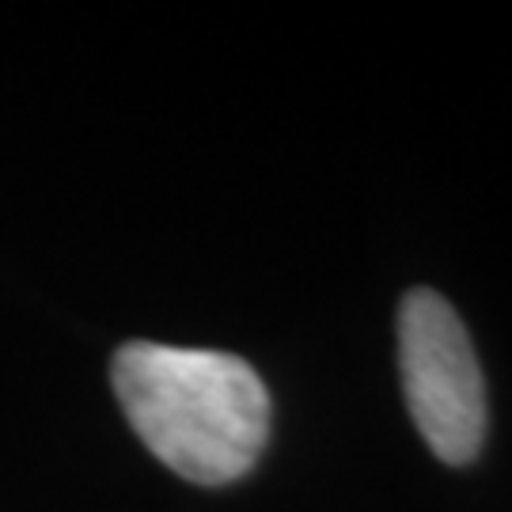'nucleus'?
Returning a JSON list of instances; mask_svg holds the SVG:
<instances>
[{
    "label": "nucleus",
    "mask_w": 512,
    "mask_h": 512,
    "mask_svg": "<svg viewBox=\"0 0 512 512\" xmlns=\"http://www.w3.org/2000/svg\"><path fill=\"white\" fill-rule=\"evenodd\" d=\"M110 384L133 433L186 482L228 486L270 440V391L236 353L126 342L114 353Z\"/></svg>",
    "instance_id": "nucleus-1"
},
{
    "label": "nucleus",
    "mask_w": 512,
    "mask_h": 512,
    "mask_svg": "<svg viewBox=\"0 0 512 512\" xmlns=\"http://www.w3.org/2000/svg\"><path fill=\"white\" fill-rule=\"evenodd\" d=\"M399 372L429 452L448 467L475 463L490 429L486 376L471 330L437 289H410L399 304Z\"/></svg>",
    "instance_id": "nucleus-2"
}]
</instances>
